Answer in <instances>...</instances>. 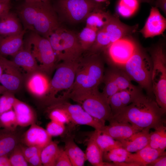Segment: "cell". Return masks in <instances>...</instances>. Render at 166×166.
Segmentation results:
<instances>
[{
    "mask_svg": "<svg viewBox=\"0 0 166 166\" xmlns=\"http://www.w3.org/2000/svg\"><path fill=\"white\" fill-rule=\"evenodd\" d=\"M129 123L142 130L154 129L166 123V112L156 102L154 98L141 92L132 102L109 121Z\"/></svg>",
    "mask_w": 166,
    "mask_h": 166,
    "instance_id": "6da1fadb",
    "label": "cell"
},
{
    "mask_svg": "<svg viewBox=\"0 0 166 166\" xmlns=\"http://www.w3.org/2000/svg\"><path fill=\"white\" fill-rule=\"evenodd\" d=\"M104 64L100 53L88 54L79 59L73 84L63 96L78 104L85 97L98 89L103 82Z\"/></svg>",
    "mask_w": 166,
    "mask_h": 166,
    "instance_id": "7a4b0ae2",
    "label": "cell"
},
{
    "mask_svg": "<svg viewBox=\"0 0 166 166\" xmlns=\"http://www.w3.org/2000/svg\"><path fill=\"white\" fill-rule=\"evenodd\" d=\"M55 54L57 61H75L84 52L77 35L60 26L47 38Z\"/></svg>",
    "mask_w": 166,
    "mask_h": 166,
    "instance_id": "3957f363",
    "label": "cell"
},
{
    "mask_svg": "<svg viewBox=\"0 0 166 166\" xmlns=\"http://www.w3.org/2000/svg\"><path fill=\"white\" fill-rule=\"evenodd\" d=\"M118 68L121 69L131 81L136 82L144 89L147 92V95L155 98L151 81L152 61L151 58L139 46L126 63Z\"/></svg>",
    "mask_w": 166,
    "mask_h": 166,
    "instance_id": "277c9868",
    "label": "cell"
},
{
    "mask_svg": "<svg viewBox=\"0 0 166 166\" xmlns=\"http://www.w3.org/2000/svg\"><path fill=\"white\" fill-rule=\"evenodd\" d=\"M152 64L151 81L152 91L155 101L166 112V57L161 45L156 46L151 51Z\"/></svg>",
    "mask_w": 166,
    "mask_h": 166,
    "instance_id": "5b68a950",
    "label": "cell"
},
{
    "mask_svg": "<svg viewBox=\"0 0 166 166\" xmlns=\"http://www.w3.org/2000/svg\"><path fill=\"white\" fill-rule=\"evenodd\" d=\"M26 42L37 62L39 63V68L46 74L50 73L55 67L57 59L48 38L32 31Z\"/></svg>",
    "mask_w": 166,
    "mask_h": 166,
    "instance_id": "8992f818",
    "label": "cell"
},
{
    "mask_svg": "<svg viewBox=\"0 0 166 166\" xmlns=\"http://www.w3.org/2000/svg\"><path fill=\"white\" fill-rule=\"evenodd\" d=\"M101 7L94 0H58L55 8L64 18L72 23L81 22L94 10Z\"/></svg>",
    "mask_w": 166,
    "mask_h": 166,
    "instance_id": "52a82bcc",
    "label": "cell"
},
{
    "mask_svg": "<svg viewBox=\"0 0 166 166\" xmlns=\"http://www.w3.org/2000/svg\"><path fill=\"white\" fill-rule=\"evenodd\" d=\"M79 61H62L58 65L50 81L47 94L50 99H53L55 95L60 91L66 90V93L70 90L74 81Z\"/></svg>",
    "mask_w": 166,
    "mask_h": 166,
    "instance_id": "ba28073f",
    "label": "cell"
},
{
    "mask_svg": "<svg viewBox=\"0 0 166 166\" xmlns=\"http://www.w3.org/2000/svg\"><path fill=\"white\" fill-rule=\"evenodd\" d=\"M138 47L132 38L126 36L111 43L103 52L110 63L121 67L130 59Z\"/></svg>",
    "mask_w": 166,
    "mask_h": 166,
    "instance_id": "9c48e42d",
    "label": "cell"
},
{
    "mask_svg": "<svg viewBox=\"0 0 166 166\" xmlns=\"http://www.w3.org/2000/svg\"><path fill=\"white\" fill-rule=\"evenodd\" d=\"M78 104L91 116L105 123L113 117L108 101L98 89L83 98Z\"/></svg>",
    "mask_w": 166,
    "mask_h": 166,
    "instance_id": "30bf717a",
    "label": "cell"
},
{
    "mask_svg": "<svg viewBox=\"0 0 166 166\" xmlns=\"http://www.w3.org/2000/svg\"><path fill=\"white\" fill-rule=\"evenodd\" d=\"M59 26L56 11L49 1L41 2L34 24L33 32L47 38Z\"/></svg>",
    "mask_w": 166,
    "mask_h": 166,
    "instance_id": "8fae6325",
    "label": "cell"
},
{
    "mask_svg": "<svg viewBox=\"0 0 166 166\" xmlns=\"http://www.w3.org/2000/svg\"><path fill=\"white\" fill-rule=\"evenodd\" d=\"M55 104L66 111L70 122L75 124L89 126L97 130H101L105 125V123L89 114L78 104H71L64 100H60Z\"/></svg>",
    "mask_w": 166,
    "mask_h": 166,
    "instance_id": "7c38bea8",
    "label": "cell"
},
{
    "mask_svg": "<svg viewBox=\"0 0 166 166\" xmlns=\"http://www.w3.org/2000/svg\"><path fill=\"white\" fill-rule=\"evenodd\" d=\"M166 28V19L157 7H152L145 25L140 32L145 38H152L162 34Z\"/></svg>",
    "mask_w": 166,
    "mask_h": 166,
    "instance_id": "4fadbf2b",
    "label": "cell"
},
{
    "mask_svg": "<svg viewBox=\"0 0 166 166\" xmlns=\"http://www.w3.org/2000/svg\"><path fill=\"white\" fill-rule=\"evenodd\" d=\"M109 122V125H105L100 131L120 142L141 131L129 123L113 121Z\"/></svg>",
    "mask_w": 166,
    "mask_h": 166,
    "instance_id": "5bb4252c",
    "label": "cell"
},
{
    "mask_svg": "<svg viewBox=\"0 0 166 166\" xmlns=\"http://www.w3.org/2000/svg\"><path fill=\"white\" fill-rule=\"evenodd\" d=\"M46 129L34 123L26 132L24 141L27 146H35L42 149L52 141Z\"/></svg>",
    "mask_w": 166,
    "mask_h": 166,
    "instance_id": "9a60e30c",
    "label": "cell"
},
{
    "mask_svg": "<svg viewBox=\"0 0 166 166\" xmlns=\"http://www.w3.org/2000/svg\"><path fill=\"white\" fill-rule=\"evenodd\" d=\"M50 81L46 74L43 72H36L32 73L27 82L29 90L38 97L47 95L49 89Z\"/></svg>",
    "mask_w": 166,
    "mask_h": 166,
    "instance_id": "2e32d148",
    "label": "cell"
},
{
    "mask_svg": "<svg viewBox=\"0 0 166 166\" xmlns=\"http://www.w3.org/2000/svg\"><path fill=\"white\" fill-rule=\"evenodd\" d=\"M165 154V150L153 149L147 145L137 152L130 153L126 162L134 163L137 166H148L158 157Z\"/></svg>",
    "mask_w": 166,
    "mask_h": 166,
    "instance_id": "e0dca14e",
    "label": "cell"
},
{
    "mask_svg": "<svg viewBox=\"0 0 166 166\" xmlns=\"http://www.w3.org/2000/svg\"><path fill=\"white\" fill-rule=\"evenodd\" d=\"M12 63V61L5 58L1 60V64L5 73L3 72L0 82L6 90L13 91L18 90L19 88L21 79L17 72L11 66Z\"/></svg>",
    "mask_w": 166,
    "mask_h": 166,
    "instance_id": "ac0fdd59",
    "label": "cell"
},
{
    "mask_svg": "<svg viewBox=\"0 0 166 166\" xmlns=\"http://www.w3.org/2000/svg\"><path fill=\"white\" fill-rule=\"evenodd\" d=\"M26 30L24 29L21 32L14 35L1 37L0 54L13 56L23 47L24 36Z\"/></svg>",
    "mask_w": 166,
    "mask_h": 166,
    "instance_id": "d6986e66",
    "label": "cell"
},
{
    "mask_svg": "<svg viewBox=\"0 0 166 166\" xmlns=\"http://www.w3.org/2000/svg\"><path fill=\"white\" fill-rule=\"evenodd\" d=\"M40 2L25 1L18 9V15L26 30L34 31L33 25Z\"/></svg>",
    "mask_w": 166,
    "mask_h": 166,
    "instance_id": "ffe728a7",
    "label": "cell"
},
{
    "mask_svg": "<svg viewBox=\"0 0 166 166\" xmlns=\"http://www.w3.org/2000/svg\"><path fill=\"white\" fill-rule=\"evenodd\" d=\"M24 29L18 15L10 10L0 16V35L2 37L14 35Z\"/></svg>",
    "mask_w": 166,
    "mask_h": 166,
    "instance_id": "44dd1931",
    "label": "cell"
},
{
    "mask_svg": "<svg viewBox=\"0 0 166 166\" xmlns=\"http://www.w3.org/2000/svg\"><path fill=\"white\" fill-rule=\"evenodd\" d=\"M25 48H22L13 56L14 64L21 67L28 73H33L39 69L37 62L27 43Z\"/></svg>",
    "mask_w": 166,
    "mask_h": 166,
    "instance_id": "7402d4cb",
    "label": "cell"
},
{
    "mask_svg": "<svg viewBox=\"0 0 166 166\" xmlns=\"http://www.w3.org/2000/svg\"><path fill=\"white\" fill-rule=\"evenodd\" d=\"M150 129H144L121 141L122 147L128 152L134 153L146 146L148 143Z\"/></svg>",
    "mask_w": 166,
    "mask_h": 166,
    "instance_id": "603a6c76",
    "label": "cell"
},
{
    "mask_svg": "<svg viewBox=\"0 0 166 166\" xmlns=\"http://www.w3.org/2000/svg\"><path fill=\"white\" fill-rule=\"evenodd\" d=\"M13 108L18 125L26 127L35 123V114L27 105L16 99Z\"/></svg>",
    "mask_w": 166,
    "mask_h": 166,
    "instance_id": "cb8c5ba5",
    "label": "cell"
},
{
    "mask_svg": "<svg viewBox=\"0 0 166 166\" xmlns=\"http://www.w3.org/2000/svg\"><path fill=\"white\" fill-rule=\"evenodd\" d=\"M85 154L86 160L93 166H112L110 162L104 161L103 152L91 136L88 140Z\"/></svg>",
    "mask_w": 166,
    "mask_h": 166,
    "instance_id": "d4e9b609",
    "label": "cell"
},
{
    "mask_svg": "<svg viewBox=\"0 0 166 166\" xmlns=\"http://www.w3.org/2000/svg\"><path fill=\"white\" fill-rule=\"evenodd\" d=\"M113 16L103 10L101 7L92 11L85 19L86 26L94 28L97 31L104 27Z\"/></svg>",
    "mask_w": 166,
    "mask_h": 166,
    "instance_id": "484cf974",
    "label": "cell"
},
{
    "mask_svg": "<svg viewBox=\"0 0 166 166\" xmlns=\"http://www.w3.org/2000/svg\"><path fill=\"white\" fill-rule=\"evenodd\" d=\"M67 153L72 166H82L87 160L85 153L76 144L69 139L65 142L64 149Z\"/></svg>",
    "mask_w": 166,
    "mask_h": 166,
    "instance_id": "4316f807",
    "label": "cell"
},
{
    "mask_svg": "<svg viewBox=\"0 0 166 166\" xmlns=\"http://www.w3.org/2000/svg\"><path fill=\"white\" fill-rule=\"evenodd\" d=\"M13 132L5 128L0 129V156H7L16 146L17 139Z\"/></svg>",
    "mask_w": 166,
    "mask_h": 166,
    "instance_id": "83f0119b",
    "label": "cell"
},
{
    "mask_svg": "<svg viewBox=\"0 0 166 166\" xmlns=\"http://www.w3.org/2000/svg\"><path fill=\"white\" fill-rule=\"evenodd\" d=\"M90 136L94 139L103 153L114 148L122 147L120 141L100 130H95Z\"/></svg>",
    "mask_w": 166,
    "mask_h": 166,
    "instance_id": "f1b7e54d",
    "label": "cell"
},
{
    "mask_svg": "<svg viewBox=\"0 0 166 166\" xmlns=\"http://www.w3.org/2000/svg\"><path fill=\"white\" fill-rule=\"evenodd\" d=\"M60 150L57 144L52 141L42 149L41 156L43 165L55 166Z\"/></svg>",
    "mask_w": 166,
    "mask_h": 166,
    "instance_id": "f546056e",
    "label": "cell"
},
{
    "mask_svg": "<svg viewBox=\"0 0 166 166\" xmlns=\"http://www.w3.org/2000/svg\"><path fill=\"white\" fill-rule=\"evenodd\" d=\"M150 132L147 146L153 149L165 150L166 148V127L162 125Z\"/></svg>",
    "mask_w": 166,
    "mask_h": 166,
    "instance_id": "4dcf8cb0",
    "label": "cell"
},
{
    "mask_svg": "<svg viewBox=\"0 0 166 166\" xmlns=\"http://www.w3.org/2000/svg\"><path fill=\"white\" fill-rule=\"evenodd\" d=\"M97 30L86 26L77 35L78 41L83 51H88L95 40Z\"/></svg>",
    "mask_w": 166,
    "mask_h": 166,
    "instance_id": "1f68e13d",
    "label": "cell"
},
{
    "mask_svg": "<svg viewBox=\"0 0 166 166\" xmlns=\"http://www.w3.org/2000/svg\"><path fill=\"white\" fill-rule=\"evenodd\" d=\"M130 153L122 147L114 148L103 153V160L117 166L118 164L126 162Z\"/></svg>",
    "mask_w": 166,
    "mask_h": 166,
    "instance_id": "d6a6232c",
    "label": "cell"
},
{
    "mask_svg": "<svg viewBox=\"0 0 166 166\" xmlns=\"http://www.w3.org/2000/svg\"><path fill=\"white\" fill-rule=\"evenodd\" d=\"M139 6L138 0H119L117 6V11L121 16L129 18L133 15Z\"/></svg>",
    "mask_w": 166,
    "mask_h": 166,
    "instance_id": "836d02e7",
    "label": "cell"
},
{
    "mask_svg": "<svg viewBox=\"0 0 166 166\" xmlns=\"http://www.w3.org/2000/svg\"><path fill=\"white\" fill-rule=\"evenodd\" d=\"M0 120L4 128L11 131H14L18 125L14 110L11 109L1 114Z\"/></svg>",
    "mask_w": 166,
    "mask_h": 166,
    "instance_id": "e575fe53",
    "label": "cell"
},
{
    "mask_svg": "<svg viewBox=\"0 0 166 166\" xmlns=\"http://www.w3.org/2000/svg\"><path fill=\"white\" fill-rule=\"evenodd\" d=\"M49 115L51 121H57L63 124L70 122L69 115L63 108L55 104L52 107Z\"/></svg>",
    "mask_w": 166,
    "mask_h": 166,
    "instance_id": "d590c367",
    "label": "cell"
},
{
    "mask_svg": "<svg viewBox=\"0 0 166 166\" xmlns=\"http://www.w3.org/2000/svg\"><path fill=\"white\" fill-rule=\"evenodd\" d=\"M9 158L11 166L28 165V163L24 156L21 147L16 146Z\"/></svg>",
    "mask_w": 166,
    "mask_h": 166,
    "instance_id": "8d00e7d4",
    "label": "cell"
},
{
    "mask_svg": "<svg viewBox=\"0 0 166 166\" xmlns=\"http://www.w3.org/2000/svg\"><path fill=\"white\" fill-rule=\"evenodd\" d=\"M65 124L53 121H51L47 125L46 130L51 136L61 135L65 130Z\"/></svg>",
    "mask_w": 166,
    "mask_h": 166,
    "instance_id": "74e56055",
    "label": "cell"
},
{
    "mask_svg": "<svg viewBox=\"0 0 166 166\" xmlns=\"http://www.w3.org/2000/svg\"><path fill=\"white\" fill-rule=\"evenodd\" d=\"M16 98L11 95H6L0 98V115L13 108Z\"/></svg>",
    "mask_w": 166,
    "mask_h": 166,
    "instance_id": "f35d334b",
    "label": "cell"
},
{
    "mask_svg": "<svg viewBox=\"0 0 166 166\" xmlns=\"http://www.w3.org/2000/svg\"><path fill=\"white\" fill-rule=\"evenodd\" d=\"M55 166H72L69 159L64 149L60 148Z\"/></svg>",
    "mask_w": 166,
    "mask_h": 166,
    "instance_id": "ab89813d",
    "label": "cell"
},
{
    "mask_svg": "<svg viewBox=\"0 0 166 166\" xmlns=\"http://www.w3.org/2000/svg\"><path fill=\"white\" fill-rule=\"evenodd\" d=\"M24 156L27 160L41 152L42 149L35 146H27L25 148H21Z\"/></svg>",
    "mask_w": 166,
    "mask_h": 166,
    "instance_id": "60d3db41",
    "label": "cell"
},
{
    "mask_svg": "<svg viewBox=\"0 0 166 166\" xmlns=\"http://www.w3.org/2000/svg\"><path fill=\"white\" fill-rule=\"evenodd\" d=\"M148 166H166V154L160 156L149 164Z\"/></svg>",
    "mask_w": 166,
    "mask_h": 166,
    "instance_id": "b9f144b4",
    "label": "cell"
},
{
    "mask_svg": "<svg viewBox=\"0 0 166 166\" xmlns=\"http://www.w3.org/2000/svg\"><path fill=\"white\" fill-rule=\"evenodd\" d=\"M41 152L29 159L27 160L28 163L35 166L43 165L41 160Z\"/></svg>",
    "mask_w": 166,
    "mask_h": 166,
    "instance_id": "7bdbcfd3",
    "label": "cell"
},
{
    "mask_svg": "<svg viewBox=\"0 0 166 166\" xmlns=\"http://www.w3.org/2000/svg\"><path fill=\"white\" fill-rule=\"evenodd\" d=\"M11 8L10 2H0V16L10 11Z\"/></svg>",
    "mask_w": 166,
    "mask_h": 166,
    "instance_id": "ee69618b",
    "label": "cell"
},
{
    "mask_svg": "<svg viewBox=\"0 0 166 166\" xmlns=\"http://www.w3.org/2000/svg\"><path fill=\"white\" fill-rule=\"evenodd\" d=\"M156 7L160 8L163 12L166 13V0H156Z\"/></svg>",
    "mask_w": 166,
    "mask_h": 166,
    "instance_id": "f6af8a7d",
    "label": "cell"
},
{
    "mask_svg": "<svg viewBox=\"0 0 166 166\" xmlns=\"http://www.w3.org/2000/svg\"><path fill=\"white\" fill-rule=\"evenodd\" d=\"M0 166H11L9 158L7 156H0Z\"/></svg>",
    "mask_w": 166,
    "mask_h": 166,
    "instance_id": "bcb514c9",
    "label": "cell"
},
{
    "mask_svg": "<svg viewBox=\"0 0 166 166\" xmlns=\"http://www.w3.org/2000/svg\"><path fill=\"white\" fill-rule=\"evenodd\" d=\"M25 1L30 2H47L49 1V0H25Z\"/></svg>",
    "mask_w": 166,
    "mask_h": 166,
    "instance_id": "7dc6e473",
    "label": "cell"
},
{
    "mask_svg": "<svg viewBox=\"0 0 166 166\" xmlns=\"http://www.w3.org/2000/svg\"><path fill=\"white\" fill-rule=\"evenodd\" d=\"M3 72V69L2 65L0 63V80Z\"/></svg>",
    "mask_w": 166,
    "mask_h": 166,
    "instance_id": "c3c4849f",
    "label": "cell"
},
{
    "mask_svg": "<svg viewBox=\"0 0 166 166\" xmlns=\"http://www.w3.org/2000/svg\"><path fill=\"white\" fill-rule=\"evenodd\" d=\"M138 1L140 2H150L152 0H138Z\"/></svg>",
    "mask_w": 166,
    "mask_h": 166,
    "instance_id": "681fc988",
    "label": "cell"
},
{
    "mask_svg": "<svg viewBox=\"0 0 166 166\" xmlns=\"http://www.w3.org/2000/svg\"><path fill=\"white\" fill-rule=\"evenodd\" d=\"M6 90L5 89L2 85H0V93L4 91V90Z\"/></svg>",
    "mask_w": 166,
    "mask_h": 166,
    "instance_id": "f907efd6",
    "label": "cell"
},
{
    "mask_svg": "<svg viewBox=\"0 0 166 166\" xmlns=\"http://www.w3.org/2000/svg\"><path fill=\"white\" fill-rule=\"evenodd\" d=\"M10 0H0V2L7 3L10 2Z\"/></svg>",
    "mask_w": 166,
    "mask_h": 166,
    "instance_id": "816d5d0a",
    "label": "cell"
},
{
    "mask_svg": "<svg viewBox=\"0 0 166 166\" xmlns=\"http://www.w3.org/2000/svg\"><path fill=\"white\" fill-rule=\"evenodd\" d=\"M95 1L98 3H100L105 1L106 0H94Z\"/></svg>",
    "mask_w": 166,
    "mask_h": 166,
    "instance_id": "f5cc1de1",
    "label": "cell"
},
{
    "mask_svg": "<svg viewBox=\"0 0 166 166\" xmlns=\"http://www.w3.org/2000/svg\"><path fill=\"white\" fill-rule=\"evenodd\" d=\"M1 35H0V39L1 38Z\"/></svg>",
    "mask_w": 166,
    "mask_h": 166,
    "instance_id": "db71d44e",
    "label": "cell"
}]
</instances>
